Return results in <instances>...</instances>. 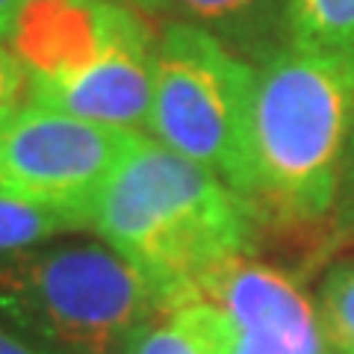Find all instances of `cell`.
Wrapping results in <instances>:
<instances>
[{
	"mask_svg": "<svg viewBox=\"0 0 354 354\" xmlns=\"http://www.w3.org/2000/svg\"><path fill=\"white\" fill-rule=\"evenodd\" d=\"M257 216L216 171L145 136L104 186L92 230L174 310L218 266L248 257Z\"/></svg>",
	"mask_w": 354,
	"mask_h": 354,
	"instance_id": "6da1fadb",
	"label": "cell"
},
{
	"mask_svg": "<svg viewBox=\"0 0 354 354\" xmlns=\"http://www.w3.org/2000/svg\"><path fill=\"white\" fill-rule=\"evenodd\" d=\"M354 118V48L290 44L257 68L245 198L263 216L313 221L337 207Z\"/></svg>",
	"mask_w": 354,
	"mask_h": 354,
	"instance_id": "7a4b0ae2",
	"label": "cell"
},
{
	"mask_svg": "<svg viewBox=\"0 0 354 354\" xmlns=\"http://www.w3.org/2000/svg\"><path fill=\"white\" fill-rule=\"evenodd\" d=\"M162 313L160 292L106 242L0 254V325L32 354H130Z\"/></svg>",
	"mask_w": 354,
	"mask_h": 354,
	"instance_id": "3957f363",
	"label": "cell"
},
{
	"mask_svg": "<svg viewBox=\"0 0 354 354\" xmlns=\"http://www.w3.org/2000/svg\"><path fill=\"white\" fill-rule=\"evenodd\" d=\"M257 68L189 24H165L145 133L245 198ZM248 201V198H245Z\"/></svg>",
	"mask_w": 354,
	"mask_h": 354,
	"instance_id": "277c9868",
	"label": "cell"
},
{
	"mask_svg": "<svg viewBox=\"0 0 354 354\" xmlns=\"http://www.w3.org/2000/svg\"><path fill=\"white\" fill-rule=\"evenodd\" d=\"M145 136L24 97L0 113V198L92 221L109 177Z\"/></svg>",
	"mask_w": 354,
	"mask_h": 354,
	"instance_id": "5b68a950",
	"label": "cell"
},
{
	"mask_svg": "<svg viewBox=\"0 0 354 354\" xmlns=\"http://www.w3.org/2000/svg\"><path fill=\"white\" fill-rule=\"evenodd\" d=\"M157 41L160 36L130 3L109 0L101 57L68 80H27L24 97L95 124L145 133Z\"/></svg>",
	"mask_w": 354,
	"mask_h": 354,
	"instance_id": "8992f818",
	"label": "cell"
},
{
	"mask_svg": "<svg viewBox=\"0 0 354 354\" xmlns=\"http://www.w3.org/2000/svg\"><path fill=\"white\" fill-rule=\"evenodd\" d=\"M195 301L218 307L230 325L278 354H325L319 310L290 274L236 257L204 278Z\"/></svg>",
	"mask_w": 354,
	"mask_h": 354,
	"instance_id": "52a82bcc",
	"label": "cell"
},
{
	"mask_svg": "<svg viewBox=\"0 0 354 354\" xmlns=\"http://www.w3.org/2000/svg\"><path fill=\"white\" fill-rule=\"evenodd\" d=\"M109 0H24L9 50L27 80H68L104 50Z\"/></svg>",
	"mask_w": 354,
	"mask_h": 354,
	"instance_id": "ba28073f",
	"label": "cell"
},
{
	"mask_svg": "<svg viewBox=\"0 0 354 354\" xmlns=\"http://www.w3.org/2000/svg\"><path fill=\"white\" fill-rule=\"evenodd\" d=\"M290 6L292 0H157L151 15L204 30L239 59L260 68L292 44Z\"/></svg>",
	"mask_w": 354,
	"mask_h": 354,
	"instance_id": "9c48e42d",
	"label": "cell"
},
{
	"mask_svg": "<svg viewBox=\"0 0 354 354\" xmlns=\"http://www.w3.org/2000/svg\"><path fill=\"white\" fill-rule=\"evenodd\" d=\"M230 319L207 301H186L139 334L130 354H227Z\"/></svg>",
	"mask_w": 354,
	"mask_h": 354,
	"instance_id": "30bf717a",
	"label": "cell"
},
{
	"mask_svg": "<svg viewBox=\"0 0 354 354\" xmlns=\"http://www.w3.org/2000/svg\"><path fill=\"white\" fill-rule=\"evenodd\" d=\"M86 227H92V221L83 216L0 198V254L36 248L59 234H77Z\"/></svg>",
	"mask_w": 354,
	"mask_h": 354,
	"instance_id": "8fae6325",
	"label": "cell"
},
{
	"mask_svg": "<svg viewBox=\"0 0 354 354\" xmlns=\"http://www.w3.org/2000/svg\"><path fill=\"white\" fill-rule=\"evenodd\" d=\"M290 32L301 48H354V0H292Z\"/></svg>",
	"mask_w": 354,
	"mask_h": 354,
	"instance_id": "7c38bea8",
	"label": "cell"
},
{
	"mask_svg": "<svg viewBox=\"0 0 354 354\" xmlns=\"http://www.w3.org/2000/svg\"><path fill=\"white\" fill-rule=\"evenodd\" d=\"M319 319L330 346L339 354H354V263H339L325 274Z\"/></svg>",
	"mask_w": 354,
	"mask_h": 354,
	"instance_id": "4fadbf2b",
	"label": "cell"
},
{
	"mask_svg": "<svg viewBox=\"0 0 354 354\" xmlns=\"http://www.w3.org/2000/svg\"><path fill=\"white\" fill-rule=\"evenodd\" d=\"M24 88H27V74L21 68V62L12 57V50L0 48V113L21 104Z\"/></svg>",
	"mask_w": 354,
	"mask_h": 354,
	"instance_id": "5bb4252c",
	"label": "cell"
},
{
	"mask_svg": "<svg viewBox=\"0 0 354 354\" xmlns=\"http://www.w3.org/2000/svg\"><path fill=\"white\" fill-rule=\"evenodd\" d=\"M339 213L342 221L348 227H354V118H351V130H348V145H346V157H342V174H339Z\"/></svg>",
	"mask_w": 354,
	"mask_h": 354,
	"instance_id": "9a60e30c",
	"label": "cell"
},
{
	"mask_svg": "<svg viewBox=\"0 0 354 354\" xmlns=\"http://www.w3.org/2000/svg\"><path fill=\"white\" fill-rule=\"evenodd\" d=\"M21 6H24V0H0V44H3L9 39V32H12Z\"/></svg>",
	"mask_w": 354,
	"mask_h": 354,
	"instance_id": "2e32d148",
	"label": "cell"
},
{
	"mask_svg": "<svg viewBox=\"0 0 354 354\" xmlns=\"http://www.w3.org/2000/svg\"><path fill=\"white\" fill-rule=\"evenodd\" d=\"M0 354H32V351H30L18 337L9 334L3 325H0Z\"/></svg>",
	"mask_w": 354,
	"mask_h": 354,
	"instance_id": "e0dca14e",
	"label": "cell"
},
{
	"mask_svg": "<svg viewBox=\"0 0 354 354\" xmlns=\"http://www.w3.org/2000/svg\"><path fill=\"white\" fill-rule=\"evenodd\" d=\"M133 6H139L142 12H153V3H157V0H130Z\"/></svg>",
	"mask_w": 354,
	"mask_h": 354,
	"instance_id": "ac0fdd59",
	"label": "cell"
},
{
	"mask_svg": "<svg viewBox=\"0 0 354 354\" xmlns=\"http://www.w3.org/2000/svg\"><path fill=\"white\" fill-rule=\"evenodd\" d=\"M118 3H130V0H118Z\"/></svg>",
	"mask_w": 354,
	"mask_h": 354,
	"instance_id": "d6986e66",
	"label": "cell"
}]
</instances>
